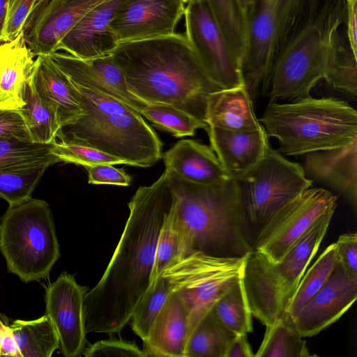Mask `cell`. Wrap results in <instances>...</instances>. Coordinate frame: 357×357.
<instances>
[{"label": "cell", "mask_w": 357, "mask_h": 357, "mask_svg": "<svg viewBox=\"0 0 357 357\" xmlns=\"http://www.w3.org/2000/svg\"><path fill=\"white\" fill-rule=\"evenodd\" d=\"M233 178L238 185L250 246L271 215L312 185L303 166L271 145L256 165Z\"/></svg>", "instance_id": "obj_9"}, {"label": "cell", "mask_w": 357, "mask_h": 357, "mask_svg": "<svg viewBox=\"0 0 357 357\" xmlns=\"http://www.w3.org/2000/svg\"><path fill=\"white\" fill-rule=\"evenodd\" d=\"M20 357H50L59 349L56 329L47 314L31 321L10 324Z\"/></svg>", "instance_id": "obj_28"}, {"label": "cell", "mask_w": 357, "mask_h": 357, "mask_svg": "<svg viewBox=\"0 0 357 357\" xmlns=\"http://www.w3.org/2000/svg\"><path fill=\"white\" fill-rule=\"evenodd\" d=\"M190 0H185V1L186 2V3L189 1Z\"/></svg>", "instance_id": "obj_51"}, {"label": "cell", "mask_w": 357, "mask_h": 357, "mask_svg": "<svg viewBox=\"0 0 357 357\" xmlns=\"http://www.w3.org/2000/svg\"><path fill=\"white\" fill-rule=\"evenodd\" d=\"M204 121L209 127L234 132L253 131L263 127L255 113L253 100L244 86L211 93Z\"/></svg>", "instance_id": "obj_27"}, {"label": "cell", "mask_w": 357, "mask_h": 357, "mask_svg": "<svg viewBox=\"0 0 357 357\" xmlns=\"http://www.w3.org/2000/svg\"><path fill=\"white\" fill-rule=\"evenodd\" d=\"M185 5V0H126L109 29L117 43L171 35L176 33Z\"/></svg>", "instance_id": "obj_15"}, {"label": "cell", "mask_w": 357, "mask_h": 357, "mask_svg": "<svg viewBox=\"0 0 357 357\" xmlns=\"http://www.w3.org/2000/svg\"><path fill=\"white\" fill-rule=\"evenodd\" d=\"M38 0H8L2 31L4 42L15 38L22 31L24 23Z\"/></svg>", "instance_id": "obj_41"}, {"label": "cell", "mask_w": 357, "mask_h": 357, "mask_svg": "<svg viewBox=\"0 0 357 357\" xmlns=\"http://www.w3.org/2000/svg\"><path fill=\"white\" fill-rule=\"evenodd\" d=\"M303 169L307 178L342 195L357 208V139L338 148L307 153Z\"/></svg>", "instance_id": "obj_20"}, {"label": "cell", "mask_w": 357, "mask_h": 357, "mask_svg": "<svg viewBox=\"0 0 357 357\" xmlns=\"http://www.w3.org/2000/svg\"><path fill=\"white\" fill-rule=\"evenodd\" d=\"M336 264L335 244L332 243L301 278L287 309L285 315L290 321L327 281Z\"/></svg>", "instance_id": "obj_32"}, {"label": "cell", "mask_w": 357, "mask_h": 357, "mask_svg": "<svg viewBox=\"0 0 357 357\" xmlns=\"http://www.w3.org/2000/svg\"><path fill=\"white\" fill-rule=\"evenodd\" d=\"M48 165H34L0 169V197L9 204L29 197Z\"/></svg>", "instance_id": "obj_38"}, {"label": "cell", "mask_w": 357, "mask_h": 357, "mask_svg": "<svg viewBox=\"0 0 357 357\" xmlns=\"http://www.w3.org/2000/svg\"><path fill=\"white\" fill-rule=\"evenodd\" d=\"M239 1H240L241 6L243 10L245 13V11L247 10V9L248 8V7L250 5L252 0H239Z\"/></svg>", "instance_id": "obj_50"}, {"label": "cell", "mask_w": 357, "mask_h": 357, "mask_svg": "<svg viewBox=\"0 0 357 357\" xmlns=\"http://www.w3.org/2000/svg\"><path fill=\"white\" fill-rule=\"evenodd\" d=\"M313 13L279 53L273 64L269 86V102L282 99L310 97V91L324 79L326 40L324 13Z\"/></svg>", "instance_id": "obj_11"}, {"label": "cell", "mask_w": 357, "mask_h": 357, "mask_svg": "<svg viewBox=\"0 0 357 357\" xmlns=\"http://www.w3.org/2000/svg\"><path fill=\"white\" fill-rule=\"evenodd\" d=\"M235 335L210 309L191 332L185 357H225Z\"/></svg>", "instance_id": "obj_29"}, {"label": "cell", "mask_w": 357, "mask_h": 357, "mask_svg": "<svg viewBox=\"0 0 357 357\" xmlns=\"http://www.w3.org/2000/svg\"><path fill=\"white\" fill-rule=\"evenodd\" d=\"M165 169L198 184L210 185L231 178L211 146L194 139L178 141L165 153Z\"/></svg>", "instance_id": "obj_25"}, {"label": "cell", "mask_w": 357, "mask_h": 357, "mask_svg": "<svg viewBox=\"0 0 357 357\" xmlns=\"http://www.w3.org/2000/svg\"><path fill=\"white\" fill-rule=\"evenodd\" d=\"M246 256L220 257L195 252L176 258L163 271L172 291L188 311L190 335L215 301L241 278Z\"/></svg>", "instance_id": "obj_10"}, {"label": "cell", "mask_w": 357, "mask_h": 357, "mask_svg": "<svg viewBox=\"0 0 357 357\" xmlns=\"http://www.w3.org/2000/svg\"><path fill=\"white\" fill-rule=\"evenodd\" d=\"M106 0H38L22 29L36 56L49 55L63 36L89 10Z\"/></svg>", "instance_id": "obj_16"}, {"label": "cell", "mask_w": 357, "mask_h": 357, "mask_svg": "<svg viewBox=\"0 0 357 357\" xmlns=\"http://www.w3.org/2000/svg\"><path fill=\"white\" fill-rule=\"evenodd\" d=\"M140 114L155 127L171 133L175 137L193 136L198 129H204L206 132L209 129L205 121L168 105L146 104Z\"/></svg>", "instance_id": "obj_36"}, {"label": "cell", "mask_w": 357, "mask_h": 357, "mask_svg": "<svg viewBox=\"0 0 357 357\" xmlns=\"http://www.w3.org/2000/svg\"><path fill=\"white\" fill-rule=\"evenodd\" d=\"M172 200L166 170L132 197L128 218L112 259L84 297L86 333H118L130 321L150 284L158 238Z\"/></svg>", "instance_id": "obj_1"}, {"label": "cell", "mask_w": 357, "mask_h": 357, "mask_svg": "<svg viewBox=\"0 0 357 357\" xmlns=\"http://www.w3.org/2000/svg\"><path fill=\"white\" fill-rule=\"evenodd\" d=\"M314 0H252L245 11L246 40L241 62L244 86L252 100L270 86L279 53L314 13Z\"/></svg>", "instance_id": "obj_7"}, {"label": "cell", "mask_w": 357, "mask_h": 357, "mask_svg": "<svg viewBox=\"0 0 357 357\" xmlns=\"http://www.w3.org/2000/svg\"><path fill=\"white\" fill-rule=\"evenodd\" d=\"M285 155L346 146L357 139V112L347 102L311 96L268 103L259 119Z\"/></svg>", "instance_id": "obj_5"}, {"label": "cell", "mask_w": 357, "mask_h": 357, "mask_svg": "<svg viewBox=\"0 0 357 357\" xmlns=\"http://www.w3.org/2000/svg\"><path fill=\"white\" fill-rule=\"evenodd\" d=\"M171 291L167 279L161 275L149 286L135 306L130 321L132 331L142 341L147 338L155 319Z\"/></svg>", "instance_id": "obj_37"}, {"label": "cell", "mask_w": 357, "mask_h": 357, "mask_svg": "<svg viewBox=\"0 0 357 357\" xmlns=\"http://www.w3.org/2000/svg\"><path fill=\"white\" fill-rule=\"evenodd\" d=\"M8 0H0V43L4 42L2 38V31L7 12Z\"/></svg>", "instance_id": "obj_49"}, {"label": "cell", "mask_w": 357, "mask_h": 357, "mask_svg": "<svg viewBox=\"0 0 357 357\" xmlns=\"http://www.w3.org/2000/svg\"><path fill=\"white\" fill-rule=\"evenodd\" d=\"M83 355L85 357L123 356L145 357V355L135 342L111 338L99 340L86 347Z\"/></svg>", "instance_id": "obj_42"}, {"label": "cell", "mask_w": 357, "mask_h": 357, "mask_svg": "<svg viewBox=\"0 0 357 357\" xmlns=\"http://www.w3.org/2000/svg\"><path fill=\"white\" fill-rule=\"evenodd\" d=\"M334 213L319 219L277 262L251 250L241 281L251 314L268 326L286 314L307 266L319 249Z\"/></svg>", "instance_id": "obj_6"}, {"label": "cell", "mask_w": 357, "mask_h": 357, "mask_svg": "<svg viewBox=\"0 0 357 357\" xmlns=\"http://www.w3.org/2000/svg\"><path fill=\"white\" fill-rule=\"evenodd\" d=\"M0 251L8 271L24 282L47 278L60 257L47 202L31 197L9 206L0 221Z\"/></svg>", "instance_id": "obj_8"}, {"label": "cell", "mask_w": 357, "mask_h": 357, "mask_svg": "<svg viewBox=\"0 0 357 357\" xmlns=\"http://www.w3.org/2000/svg\"><path fill=\"white\" fill-rule=\"evenodd\" d=\"M88 172L90 184H107L128 186L132 181L130 175L123 169H118L109 164H100L84 167Z\"/></svg>", "instance_id": "obj_44"}, {"label": "cell", "mask_w": 357, "mask_h": 357, "mask_svg": "<svg viewBox=\"0 0 357 357\" xmlns=\"http://www.w3.org/2000/svg\"><path fill=\"white\" fill-rule=\"evenodd\" d=\"M357 298V280L337 264L327 281L291 321L302 337H312L339 319Z\"/></svg>", "instance_id": "obj_18"}, {"label": "cell", "mask_w": 357, "mask_h": 357, "mask_svg": "<svg viewBox=\"0 0 357 357\" xmlns=\"http://www.w3.org/2000/svg\"><path fill=\"white\" fill-rule=\"evenodd\" d=\"M3 137L32 141L20 110L0 107V138Z\"/></svg>", "instance_id": "obj_45"}, {"label": "cell", "mask_w": 357, "mask_h": 357, "mask_svg": "<svg viewBox=\"0 0 357 357\" xmlns=\"http://www.w3.org/2000/svg\"><path fill=\"white\" fill-rule=\"evenodd\" d=\"M0 356L20 357L10 325L1 317Z\"/></svg>", "instance_id": "obj_47"}, {"label": "cell", "mask_w": 357, "mask_h": 357, "mask_svg": "<svg viewBox=\"0 0 357 357\" xmlns=\"http://www.w3.org/2000/svg\"><path fill=\"white\" fill-rule=\"evenodd\" d=\"M165 170L173 195L170 214L181 238V257L195 252L220 257L246 256L251 246L236 180L198 184Z\"/></svg>", "instance_id": "obj_3"}, {"label": "cell", "mask_w": 357, "mask_h": 357, "mask_svg": "<svg viewBox=\"0 0 357 357\" xmlns=\"http://www.w3.org/2000/svg\"><path fill=\"white\" fill-rule=\"evenodd\" d=\"M335 244L337 261L348 278L357 280V234H344Z\"/></svg>", "instance_id": "obj_43"}, {"label": "cell", "mask_w": 357, "mask_h": 357, "mask_svg": "<svg viewBox=\"0 0 357 357\" xmlns=\"http://www.w3.org/2000/svg\"><path fill=\"white\" fill-rule=\"evenodd\" d=\"M183 17L184 34L210 78L222 89L244 86L241 63L206 1L190 0Z\"/></svg>", "instance_id": "obj_13"}, {"label": "cell", "mask_w": 357, "mask_h": 357, "mask_svg": "<svg viewBox=\"0 0 357 357\" xmlns=\"http://www.w3.org/2000/svg\"><path fill=\"white\" fill-rule=\"evenodd\" d=\"M22 98L24 105L19 109L34 142H54L61 125L56 114L40 100L34 87L32 74L25 83Z\"/></svg>", "instance_id": "obj_30"}, {"label": "cell", "mask_w": 357, "mask_h": 357, "mask_svg": "<svg viewBox=\"0 0 357 357\" xmlns=\"http://www.w3.org/2000/svg\"><path fill=\"white\" fill-rule=\"evenodd\" d=\"M217 318L236 335L252 331L251 312L241 278L234 282L211 307Z\"/></svg>", "instance_id": "obj_33"}, {"label": "cell", "mask_w": 357, "mask_h": 357, "mask_svg": "<svg viewBox=\"0 0 357 357\" xmlns=\"http://www.w3.org/2000/svg\"><path fill=\"white\" fill-rule=\"evenodd\" d=\"M50 151L60 162L74 163L84 167L100 164L129 165L127 161L120 158L71 142L55 141L50 144Z\"/></svg>", "instance_id": "obj_39"}, {"label": "cell", "mask_w": 357, "mask_h": 357, "mask_svg": "<svg viewBox=\"0 0 357 357\" xmlns=\"http://www.w3.org/2000/svg\"><path fill=\"white\" fill-rule=\"evenodd\" d=\"M344 7L337 6L324 11L326 40V66L324 79L335 90L356 97L357 56L343 35Z\"/></svg>", "instance_id": "obj_22"}, {"label": "cell", "mask_w": 357, "mask_h": 357, "mask_svg": "<svg viewBox=\"0 0 357 357\" xmlns=\"http://www.w3.org/2000/svg\"><path fill=\"white\" fill-rule=\"evenodd\" d=\"M126 0H106L89 10L60 40L55 52L89 59L110 54L117 42L109 24Z\"/></svg>", "instance_id": "obj_19"}, {"label": "cell", "mask_w": 357, "mask_h": 357, "mask_svg": "<svg viewBox=\"0 0 357 357\" xmlns=\"http://www.w3.org/2000/svg\"><path fill=\"white\" fill-rule=\"evenodd\" d=\"M60 162L45 144L15 137L0 138V169L34 165L50 166Z\"/></svg>", "instance_id": "obj_35"}, {"label": "cell", "mask_w": 357, "mask_h": 357, "mask_svg": "<svg viewBox=\"0 0 357 357\" xmlns=\"http://www.w3.org/2000/svg\"><path fill=\"white\" fill-rule=\"evenodd\" d=\"M189 335L188 311L171 291L143 341L142 351L145 357H185Z\"/></svg>", "instance_id": "obj_21"}, {"label": "cell", "mask_w": 357, "mask_h": 357, "mask_svg": "<svg viewBox=\"0 0 357 357\" xmlns=\"http://www.w3.org/2000/svg\"><path fill=\"white\" fill-rule=\"evenodd\" d=\"M247 334L236 335L227 349L225 357H253Z\"/></svg>", "instance_id": "obj_48"}, {"label": "cell", "mask_w": 357, "mask_h": 357, "mask_svg": "<svg viewBox=\"0 0 357 357\" xmlns=\"http://www.w3.org/2000/svg\"><path fill=\"white\" fill-rule=\"evenodd\" d=\"M337 197L323 188H308L278 209L261 227L251 250L281 260L323 216L334 213Z\"/></svg>", "instance_id": "obj_12"}, {"label": "cell", "mask_w": 357, "mask_h": 357, "mask_svg": "<svg viewBox=\"0 0 357 357\" xmlns=\"http://www.w3.org/2000/svg\"><path fill=\"white\" fill-rule=\"evenodd\" d=\"M208 3L231 49L242 62L246 40L245 13L239 0H204Z\"/></svg>", "instance_id": "obj_34"}, {"label": "cell", "mask_w": 357, "mask_h": 357, "mask_svg": "<svg viewBox=\"0 0 357 357\" xmlns=\"http://www.w3.org/2000/svg\"><path fill=\"white\" fill-rule=\"evenodd\" d=\"M32 80L40 100L56 114L61 127L82 116L83 107L71 82L49 55L36 56Z\"/></svg>", "instance_id": "obj_24"}, {"label": "cell", "mask_w": 357, "mask_h": 357, "mask_svg": "<svg viewBox=\"0 0 357 357\" xmlns=\"http://www.w3.org/2000/svg\"><path fill=\"white\" fill-rule=\"evenodd\" d=\"M88 287L79 284L73 275L63 272L45 289V314L57 333L61 353L77 357L86 348L84 297Z\"/></svg>", "instance_id": "obj_14"}, {"label": "cell", "mask_w": 357, "mask_h": 357, "mask_svg": "<svg viewBox=\"0 0 357 357\" xmlns=\"http://www.w3.org/2000/svg\"><path fill=\"white\" fill-rule=\"evenodd\" d=\"M266 326L263 341L255 356H311L306 342L294 328L286 315Z\"/></svg>", "instance_id": "obj_31"}, {"label": "cell", "mask_w": 357, "mask_h": 357, "mask_svg": "<svg viewBox=\"0 0 357 357\" xmlns=\"http://www.w3.org/2000/svg\"><path fill=\"white\" fill-rule=\"evenodd\" d=\"M70 80V79H69ZM71 82L83 107L74 123L61 127L59 141L71 142L149 167L162 158V143L135 109L116 99Z\"/></svg>", "instance_id": "obj_4"}, {"label": "cell", "mask_w": 357, "mask_h": 357, "mask_svg": "<svg viewBox=\"0 0 357 357\" xmlns=\"http://www.w3.org/2000/svg\"><path fill=\"white\" fill-rule=\"evenodd\" d=\"M130 91L205 121L208 96L223 89L208 75L185 34L118 43L110 52Z\"/></svg>", "instance_id": "obj_2"}, {"label": "cell", "mask_w": 357, "mask_h": 357, "mask_svg": "<svg viewBox=\"0 0 357 357\" xmlns=\"http://www.w3.org/2000/svg\"><path fill=\"white\" fill-rule=\"evenodd\" d=\"M344 22L349 45L357 56V0H345Z\"/></svg>", "instance_id": "obj_46"}, {"label": "cell", "mask_w": 357, "mask_h": 357, "mask_svg": "<svg viewBox=\"0 0 357 357\" xmlns=\"http://www.w3.org/2000/svg\"><path fill=\"white\" fill-rule=\"evenodd\" d=\"M181 255V238L169 210L158 238L149 286L155 282L171 262Z\"/></svg>", "instance_id": "obj_40"}, {"label": "cell", "mask_w": 357, "mask_h": 357, "mask_svg": "<svg viewBox=\"0 0 357 357\" xmlns=\"http://www.w3.org/2000/svg\"><path fill=\"white\" fill-rule=\"evenodd\" d=\"M35 55L24 38L22 31L12 40L0 43V107L20 109L22 92L31 75Z\"/></svg>", "instance_id": "obj_26"}, {"label": "cell", "mask_w": 357, "mask_h": 357, "mask_svg": "<svg viewBox=\"0 0 357 357\" xmlns=\"http://www.w3.org/2000/svg\"><path fill=\"white\" fill-rule=\"evenodd\" d=\"M68 78L81 86L112 97L140 114L146 103L128 89L125 75L111 54L82 59L66 52L49 54Z\"/></svg>", "instance_id": "obj_17"}, {"label": "cell", "mask_w": 357, "mask_h": 357, "mask_svg": "<svg viewBox=\"0 0 357 357\" xmlns=\"http://www.w3.org/2000/svg\"><path fill=\"white\" fill-rule=\"evenodd\" d=\"M207 133L211 148L231 178L256 165L270 146L264 126L257 130L245 132L209 127Z\"/></svg>", "instance_id": "obj_23"}]
</instances>
